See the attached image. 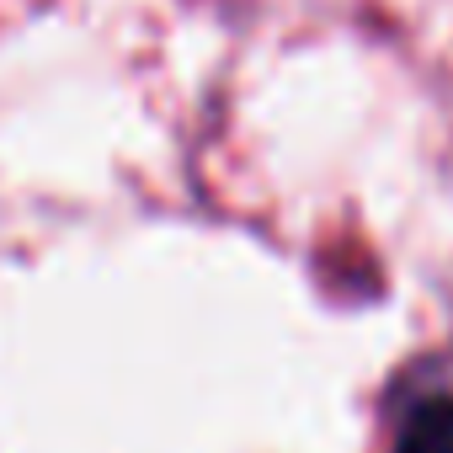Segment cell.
<instances>
[{"label":"cell","instance_id":"1","mask_svg":"<svg viewBox=\"0 0 453 453\" xmlns=\"http://www.w3.org/2000/svg\"><path fill=\"white\" fill-rule=\"evenodd\" d=\"M395 453H453V389H432L405 400L395 421Z\"/></svg>","mask_w":453,"mask_h":453}]
</instances>
